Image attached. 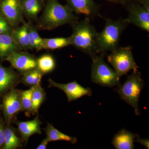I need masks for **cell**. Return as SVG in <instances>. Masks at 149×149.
I'll use <instances>...</instances> for the list:
<instances>
[{"instance_id": "31", "label": "cell", "mask_w": 149, "mask_h": 149, "mask_svg": "<svg viewBox=\"0 0 149 149\" xmlns=\"http://www.w3.org/2000/svg\"><path fill=\"white\" fill-rule=\"evenodd\" d=\"M149 11V0H138L136 1Z\"/></svg>"}, {"instance_id": "9", "label": "cell", "mask_w": 149, "mask_h": 149, "mask_svg": "<svg viewBox=\"0 0 149 149\" xmlns=\"http://www.w3.org/2000/svg\"><path fill=\"white\" fill-rule=\"evenodd\" d=\"M0 13L13 28L16 27L22 21L21 0H0Z\"/></svg>"}, {"instance_id": "2", "label": "cell", "mask_w": 149, "mask_h": 149, "mask_svg": "<svg viewBox=\"0 0 149 149\" xmlns=\"http://www.w3.org/2000/svg\"><path fill=\"white\" fill-rule=\"evenodd\" d=\"M72 29L70 36L71 45L87 54L91 58L97 54L96 40L98 32L91 19L85 17L71 24Z\"/></svg>"}, {"instance_id": "13", "label": "cell", "mask_w": 149, "mask_h": 149, "mask_svg": "<svg viewBox=\"0 0 149 149\" xmlns=\"http://www.w3.org/2000/svg\"><path fill=\"white\" fill-rule=\"evenodd\" d=\"M18 81V76L11 68L0 64V97L13 88Z\"/></svg>"}, {"instance_id": "30", "label": "cell", "mask_w": 149, "mask_h": 149, "mask_svg": "<svg viewBox=\"0 0 149 149\" xmlns=\"http://www.w3.org/2000/svg\"><path fill=\"white\" fill-rule=\"evenodd\" d=\"M49 141H48L47 138L46 137L45 139H44L41 142V143L37 146V149H46L47 148V146Z\"/></svg>"}, {"instance_id": "8", "label": "cell", "mask_w": 149, "mask_h": 149, "mask_svg": "<svg viewBox=\"0 0 149 149\" xmlns=\"http://www.w3.org/2000/svg\"><path fill=\"white\" fill-rule=\"evenodd\" d=\"M20 92L12 88L3 96L1 109L8 125L19 112L22 110Z\"/></svg>"}, {"instance_id": "24", "label": "cell", "mask_w": 149, "mask_h": 149, "mask_svg": "<svg viewBox=\"0 0 149 149\" xmlns=\"http://www.w3.org/2000/svg\"><path fill=\"white\" fill-rule=\"evenodd\" d=\"M28 32L31 49H42L43 39L40 37L36 27L30 22L28 24Z\"/></svg>"}, {"instance_id": "20", "label": "cell", "mask_w": 149, "mask_h": 149, "mask_svg": "<svg viewBox=\"0 0 149 149\" xmlns=\"http://www.w3.org/2000/svg\"><path fill=\"white\" fill-rule=\"evenodd\" d=\"M71 45L70 37L43 39L42 49L55 50Z\"/></svg>"}, {"instance_id": "4", "label": "cell", "mask_w": 149, "mask_h": 149, "mask_svg": "<svg viewBox=\"0 0 149 149\" xmlns=\"http://www.w3.org/2000/svg\"><path fill=\"white\" fill-rule=\"evenodd\" d=\"M144 84L141 73L136 70L128 75L125 83L118 86V93L120 98L133 107L137 115L140 114L139 100Z\"/></svg>"}, {"instance_id": "10", "label": "cell", "mask_w": 149, "mask_h": 149, "mask_svg": "<svg viewBox=\"0 0 149 149\" xmlns=\"http://www.w3.org/2000/svg\"><path fill=\"white\" fill-rule=\"evenodd\" d=\"M67 4L73 13L83 15L90 19L101 17L98 5L94 0H66Z\"/></svg>"}, {"instance_id": "28", "label": "cell", "mask_w": 149, "mask_h": 149, "mask_svg": "<svg viewBox=\"0 0 149 149\" xmlns=\"http://www.w3.org/2000/svg\"><path fill=\"white\" fill-rule=\"evenodd\" d=\"M4 123L2 120H0V149H3L4 145Z\"/></svg>"}, {"instance_id": "27", "label": "cell", "mask_w": 149, "mask_h": 149, "mask_svg": "<svg viewBox=\"0 0 149 149\" xmlns=\"http://www.w3.org/2000/svg\"><path fill=\"white\" fill-rule=\"evenodd\" d=\"M14 29L7 19L0 13V34L11 35Z\"/></svg>"}, {"instance_id": "15", "label": "cell", "mask_w": 149, "mask_h": 149, "mask_svg": "<svg viewBox=\"0 0 149 149\" xmlns=\"http://www.w3.org/2000/svg\"><path fill=\"white\" fill-rule=\"evenodd\" d=\"M19 132L23 140L26 142L30 136L34 134H40L41 122L37 115L33 120L26 121H18L17 123Z\"/></svg>"}, {"instance_id": "25", "label": "cell", "mask_w": 149, "mask_h": 149, "mask_svg": "<svg viewBox=\"0 0 149 149\" xmlns=\"http://www.w3.org/2000/svg\"><path fill=\"white\" fill-rule=\"evenodd\" d=\"M45 98V93L44 89L40 85L35 86L32 96V112L37 113L40 106L44 102Z\"/></svg>"}, {"instance_id": "23", "label": "cell", "mask_w": 149, "mask_h": 149, "mask_svg": "<svg viewBox=\"0 0 149 149\" xmlns=\"http://www.w3.org/2000/svg\"><path fill=\"white\" fill-rule=\"evenodd\" d=\"M23 73L22 80L24 84L32 87L40 85L43 74L37 68Z\"/></svg>"}, {"instance_id": "7", "label": "cell", "mask_w": 149, "mask_h": 149, "mask_svg": "<svg viewBox=\"0 0 149 149\" xmlns=\"http://www.w3.org/2000/svg\"><path fill=\"white\" fill-rule=\"evenodd\" d=\"M123 6L128 11L125 19L142 30L149 32V11L135 0H126Z\"/></svg>"}, {"instance_id": "3", "label": "cell", "mask_w": 149, "mask_h": 149, "mask_svg": "<svg viewBox=\"0 0 149 149\" xmlns=\"http://www.w3.org/2000/svg\"><path fill=\"white\" fill-rule=\"evenodd\" d=\"M105 26L101 32L97 35V52L98 54H105L107 51L112 52L118 47L123 32L129 23L125 19L113 20L104 18Z\"/></svg>"}, {"instance_id": "12", "label": "cell", "mask_w": 149, "mask_h": 149, "mask_svg": "<svg viewBox=\"0 0 149 149\" xmlns=\"http://www.w3.org/2000/svg\"><path fill=\"white\" fill-rule=\"evenodd\" d=\"M5 61H8L13 68L22 72L37 68V59L32 55L20 51L11 54Z\"/></svg>"}, {"instance_id": "21", "label": "cell", "mask_w": 149, "mask_h": 149, "mask_svg": "<svg viewBox=\"0 0 149 149\" xmlns=\"http://www.w3.org/2000/svg\"><path fill=\"white\" fill-rule=\"evenodd\" d=\"M4 145L3 149H15L21 147L20 140L12 128L8 125L5 127Z\"/></svg>"}, {"instance_id": "11", "label": "cell", "mask_w": 149, "mask_h": 149, "mask_svg": "<svg viewBox=\"0 0 149 149\" xmlns=\"http://www.w3.org/2000/svg\"><path fill=\"white\" fill-rule=\"evenodd\" d=\"M49 87H55L63 91L66 94L68 102L76 100L84 96H91L92 92L90 88H85L74 81L67 84L56 83L49 78Z\"/></svg>"}, {"instance_id": "34", "label": "cell", "mask_w": 149, "mask_h": 149, "mask_svg": "<svg viewBox=\"0 0 149 149\" xmlns=\"http://www.w3.org/2000/svg\"><path fill=\"white\" fill-rule=\"evenodd\" d=\"M135 1H138V0H135Z\"/></svg>"}, {"instance_id": "19", "label": "cell", "mask_w": 149, "mask_h": 149, "mask_svg": "<svg viewBox=\"0 0 149 149\" xmlns=\"http://www.w3.org/2000/svg\"><path fill=\"white\" fill-rule=\"evenodd\" d=\"M45 130L47 134V138L49 142L52 141H65L70 142L72 144L77 143V140L76 138L71 137L62 133L59 130L56 129L51 123H48Z\"/></svg>"}, {"instance_id": "18", "label": "cell", "mask_w": 149, "mask_h": 149, "mask_svg": "<svg viewBox=\"0 0 149 149\" xmlns=\"http://www.w3.org/2000/svg\"><path fill=\"white\" fill-rule=\"evenodd\" d=\"M21 1L23 14L30 19H37L38 15L42 8L44 3L41 0Z\"/></svg>"}, {"instance_id": "32", "label": "cell", "mask_w": 149, "mask_h": 149, "mask_svg": "<svg viewBox=\"0 0 149 149\" xmlns=\"http://www.w3.org/2000/svg\"><path fill=\"white\" fill-rule=\"evenodd\" d=\"M106 1H108L110 2L114 3L121 4L123 5L125 3L126 0H106Z\"/></svg>"}, {"instance_id": "14", "label": "cell", "mask_w": 149, "mask_h": 149, "mask_svg": "<svg viewBox=\"0 0 149 149\" xmlns=\"http://www.w3.org/2000/svg\"><path fill=\"white\" fill-rule=\"evenodd\" d=\"M139 137L137 134L123 129L114 135L111 143L116 149H133L135 140Z\"/></svg>"}, {"instance_id": "16", "label": "cell", "mask_w": 149, "mask_h": 149, "mask_svg": "<svg viewBox=\"0 0 149 149\" xmlns=\"http://www.w3.org/2000/svg\"><path fill=\"white\" fill-rule=\"evenodd\" d=\"M13 40L11 35L0 34V60L5 61L6 58L14 52L21 51Z\"/></svg>"}, {"instance_id": "33", "label": "cell", "mask_w": 149, "mask_h": 149, "mask_svg": "<svg viewBox=\"0 0 149 149\" xmlns=\"http://www.w3.org/2000/svg\"><path fill=\"white\" fill-rule=\"evenodd\" d=\"M41 1H42V2L44 3V0H41Z\"/></svg>"}, {"instance_id": "29", "label": "cell", "mask_w": 149, "mask_h": 149, "mask_svg": "<svg viewBox=\"0 0 149 149\" xmlns=\"http://www.w3.org/2000/svg\"><path fill=\"white\" fill-rule=\"evenodd\" d=\"M135 142H138L141 145H143L147 149H149V140L148 139H142L140 138L139 136L135 140Z\"/></svg>"}, {"instance_id": "5", "label": "cell", "mask_w": 149, "mask_h": 149, "mask_svg": "<svg viewBox=\"0 0 149 149\" xmlns=\"http://www.w3.org/2000/svg\"><path fill=\"white\" fill-rule=\"evenodd\" d=\"M104 54H97L91 58V80L93 83L105 87L119 86L120 78L115 71L104 61Z\"/></svg>"}, {"instance_id": "6", "label": "cell", "mask_w": 149, "mask_h": 149, "mask_svg": "<svg viewBox=\"0 0 149 149\" xmlns=\"http://www.w3.org/2000/svg\"><path fill=\"white\" fill-rule=\"evenodd\" d=\"M111 52L108 56V61L119 78L130 70H138L139 67L134 60L131 47H118Z\"/></svg>"}, {"instance_id": "1", "label": "cell", "mask_w": 149, "mask_h": 149, "mask_svg": "<svg viewBox=\"0 0 149 149\" xmlns=\"http://www.w3.org/2000/svg\"><path fill=\"white\" fill-rule=\"evenodd\" d=\"M78 20V17L66 5H62L58 0H47L38 27L52 30L64 24H72Z\"/></svg>"}, {"instance_id": "26", "label": "cell", "mask_w": 149, "mask_h": 149, "mask_svg": "<svg viewBox=\"0 0 149 149\" xmlns=\"http://www.w3.org/2000/svg\"><path fill=\"white\" fill-rule=\"evenodd\" d=\"M35 86H32L30 89L20 92V97L22 110L27 113L32 112V96Z\"/></svg>"}, {"instance_id": "22", "label": "cell", "mask_w": 149, "mask_h": 149, "mask_svg": "<svg viewBox=\"0 0 149 149\" xmlns=\"http://www.w3.org/2000/svg\"><path fill=\"white\" fill-rule=\"evenodd\" d=\"M55 66V61L51 55H43L37 59V68L43 74L52 72Z\"/></svg>"}, {"instance_id": "17", "label": "cell", "mask_w": 149, "mask_h": 149, "mask_svg": "<svg viewBox=\"0 0 149 149\" xmlns=\"http://www.w3.org/2000/svg\"><path fill=\"white\" fill-rule=\"evenodd\" d=\"M29 22H24L20 27L14 29L11 35L13 40L22 49H31L28 27Z\"/></svg>"}]
</instances>
